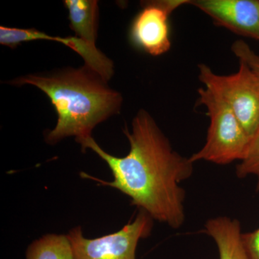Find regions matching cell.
Segmentation results:
<instances>
[{"label":"cell","instance_id":"1","mask_svg":"<svg viewBox=\"0 0 259 259\" xmlns=\"http://www.w3.org/2000/svg\"><path fill=\"white\" fill-rule=\"evenodd\" d=\"M130 151L124 157L107 153L93 137L79 143L82 151L91 149L106 162L112 182L81 173L83 178L95 181L120 191L131 204L153 220L178 229L185 223V191L180 186L194 171V163L171 147L169 141L148 112L141 110L132 122V129L123 131Z\"/></svg>","mask_w":259,"mask_h":259},{"label":"cell","instance_id":"2","mask_svg":"<svg viewBox=\"0 0 259 259\" xmlns=\"http://www.w3.org/2000/svg\"><path fill=\"white\" fill-rule=\"evenodd\" d=\"M11 84H30L50 99L58 115L57 123L46 135V141L56 144L66 138L77 143L91 137L98 124L119 113L122 97L107 81L87 66L51 75L29 74L10 81Z\"/></svg>","mask_w":259,"mask_h":259},{"label":"cell","instance_id":"3","mask_svg":"<svg viewBox=\"0 0 259 259\" xmlns=\"http://www.w3.org/2000/svg\"><path fill=\"white\" fill-rule=\"evenodd\" d=\"M199 103L206 106L210 123L203 147L190 158L219 165L229 164L244 158L250 142L241 122L230 107L206 88L198 90Z\"/></svg>","mask_w":259,"mask_h":259},{"label":"cell","instance_id":"4","mask_svg":"<svg viewBox=\"0 0 259 259\" xmlns=\"http://www.w3.org/2000/svg\"><path fill=\"white\" fill-rule=\"evenodd\" d=\"M235 74L225 76L199 65V79L233 110L250 139L259 125V77L243 61Z\"/></svg>","mask_w":259,"mask_h":259},{"label":"cell","instance_id":"5","mask_svg":"<svg viewBox=\"0 0 259 259\" xmlns=\"http://www.w3.org/2000/svg\"><path fill=\"white\" fill-rule=\"evenodd\" d=\"M153 218L140 210L134 221L120 231L100 237L85 238L80 227L73 228L67 235L75 259H136V249L140 240L152 231Z\"/></svg>","mask_w":259,"mask_h":259},{"label":"cell","instance_id":"6","mask_svg":"<svg viewBox=\"0 0 259 259\" xmlns=\"http://www.w3.org/2000/svg\"><path fill=\"white\" fill-rule=\"evenodd\" d=\"M189 4L187 0L154 1L146 4L135 18L131 38L136 45L152 56L165 54L171 48L168 19L175 9Z\"/></svg>","mask_w":259,"mask_h":259},{"label":"cell","instance_id":"7","mask_svg":"<svg viewBox=\"0 0 259 259\" xmlns=\"http://www.w3.org/2000/svg\"><path fill=\"white\" fill-rule=\"evenodd\" d=\"M189 4L208 15L218 25L259 40L258 0H196Z\"/></svg>","mask_w":259,"mask_h":259},{"label":"cell","instance_id":"8","mask_svg":"<svg viewBox=\"0 0 259 259\" xmlns=\"http://www.w3.org/2000/svg\"><path fill=\"white\" fill-rule=\"evenodd\" d=\"M36 40L60 42L78 53L85 61V66L100 75L105 81H108L113 76V62L96 47L87 44L78 37L51 36L35 29L0 27V44L2 45L15 48L24 42Z\"/></svg>","mask_w":259,"mask_h":259},{"label":"cell","instance_id":"9","mask_svg":"<svg viewBox=\"0 0 259 259\" xmlns=\"http://www.w3.org/2000/svg\"><path fill=\"white\" fill-rule=\"evenodd\" d=\"M204 230L215 242L220 259H250L242 241L243 233L238 220L211 218L205 223Z\"/></svg>","mask_w":259,"mask_h":259},{"label":"cell","instance_id":"10","mask_svg":"<svg viewBox=\"0 0 259 259\" xmlns=\"http://www.w3.org/2000/svg\"><path fill=\"white\" fill-rule=\"evenodd\" d=\"M69 11L70 26L76 37L87 44L96 47L98 3L95 0H66Z\"/></svg>","mask_w":259,"mask_h":259},{"label":"cell","instance_id":"11","mask_svg":"<svg viewBox=\"0 0 259 259\" xmlns=\"http://www.w3.org/2000/svg\"><path fill=\"white\" fill-rule=\"evenodd\" d=\"M26 259H75L67 235L47 234L29 245Z\"/></svg>","mask_w":259,"mask_h":259},{"label":"cell","instance_id":"12","mask_svg":"<svg viewBox=\"0 0 259 259\" xmlns=\"http://www.w3.org/2000/svg\"><path fill=\"white\" fill-rule=\"evenodd\" d=\"M236 175L240 179L250 175L256 177V190L259 191V125L250 139L244 158L236 167Z\"/></svg>","mask_w":259,"mask_h":259},{"label":"cell","instance_id":"13","mask_svg":"<svg viewBox=\"0 0 259 259\" xmlns=\"http://www.w3.org/2000/svg\"><path fill=\"white\" fill-rule=\"evenodd\" d=\"M232 51L239 61H243L259 77V56L252 50L246 42L239 40L233 42Z\"/></svg>","mask_w":259,"mask_h":259},{"label":"cell","instance_id":"14","mask_svg":"<svg viewBox=\"0 0 259 259\" xmlns=\"http://www.w3.org/2000/svg\"><path fill=\"white\" fill-rule=\"evenodd\" d=\"M242 241L250 259H259V228L242 234Z\"/></svg>","mask_w":259,"mask_h":259}]
</instances>
